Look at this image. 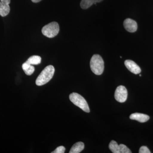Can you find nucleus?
Masks as SVG:
<instances>
[{"label": "nucleus", "instance_id": "f257e3e1", "mask_svg": "<svg viewBox=\"0 0 153 153\" xmlns=\"http://www.w3.org/2000/svg\"><path fill=\"white\" fill-rule=\"evenodd\" d=\"M55 71V68L52 65H49L45 67L37 77L36 80V85L42 86L49 82L52 79Z\"/></svg>", "mask_w": 153, "mask_h": 153}, {"label": "nucleus", "instance_id": "f03ea898", "mask_svg": "<svg viewBox=\"0 0 153 153\" xmlns=\"http://www.w3.org/2000/svg\"><path fill=\"white\" fill-rule=\"evenodd\" d=\"M90 68L91 71L96 75H100L103 73L104 63L102 57L99 55H94L90 61Z\"/></svg>", "mask_w": 153, "mask_h": 153}, {"label": "nucleus", "instance_id": "7ed1b4c3", "mask_svg": "<svg viewBox=\"0 0 153 153\" xmlns=\"http://www.w3.org/2000/svg\"><path fill=\"white\" fill-rule=\"evenodd\" d=\"M70 101L75 105L81 108L85 112H90L87 102L82 96L76 93H72L69 95Z\"/></svg>", "mask_w": 153, "mask_h": 153}, {"label": "nucleus", "instance_id": "20e7f679", "mask_svg": "<svg viewBox=\"0 0 153 153\" xmlns=\"http://www.w3.org/2000/svg\"><path fill=\"white\" fill-rule=\"evenodd\" d=\"M60 28L58 23L52 22L43 27L42 33L44 36L49 38H53L59 33Z\"/></svg>", "mask_w": 153, "mask_h": 153}, {"label": "nucleus", "instance_id": "39448f33", "mask_svg": "<svg viewBox=\"0 0 153 153\" xmlns=\"http://www.w3.org/2000/svg\"><path fill=\"white\" fill-rule=\"evenodd\" d=\"M128 97V91L125 86L120 85L118 86L115 91L114 97L116 100L123 103L126 100Z\"/></svg>", "mask_w": 153, "mask_h": 153}, {"label": "nucleus", "instance_id": "423d86ee", "mask_svg": "<svg viewBox=\"0 0 153 153\" xmlns=\"http://www.w3.org/2000/svg\"><path fill=\"white\" fill-rule=\"evenodd\" d=\"M123 25L126 30L129 33H134L137 29V22L131 19H126L124 22Z\"/></svg>", "mask_w": 153, "mask_h": 153}, {"label": "nucleus", "instance_id": "0eeeda50", "mask_svg": "<svg viewBox=\"0 0 153 153\" xmlns=\"http://www.w3.org/2000/svg\"><path fill=\"white\" fill-rule=\"evenodd\" d=\"M125 65L126 68L131 72L134 74H138L141 71V68L139 66L131 60H127L125 61Z\"/></svg>", "mask_w": 153, "mask_h": 153}, {"label": "nucleus", "instance_id": "6e6552de", "mask_svg": "<svg viewBox=\"0 0 153 153\" xmlns=\"http://www.w3.org/2000/svg\"><path fill=\"white\" fill-rule=\"evenodd\" d=\"M130 118L132 120L137 121L140 123H145L149 120L150 117L148 115L143 114L135 113L130 116Z\"/></svg>", "mask_w": 153, "mask_h": 153}, {"label": "nucleus", "instance_id": "1a4fd4ad", "mask_svg": "<svg viewBox=\"0 0 153 153\" xmlns=\"http://www.w3.org/2000/svg\"><path fill=\"white\" fill-rule=\"evenodd\" d=\"M103 0H82L80 2V7L82 9L85 10L90 7L93 4L102 1Z\"/></svg>", "mask_w": 153, "mask_h": 153}, {"label": "nucleus", "instance_id": "9d476101", "mask_svg": "<svg viewBox=\"0 0 153 153\" xmlns=\"http://www.w3.org/2000/svg\"><path fill=\"white\" fill-rule=\"evenodd\" d=\"M84 149V144L81 142L74 144L69 151V153H79Z\"/></svg>", "mask_w": 153, "mask_h": 153}, {"label": "nucleus", "instance_id": "9b49d317", "mask_svg": "<svg viewBox=\"0 0 153 153\" xmlns=\"http://www.w3.org/2000/svg\"><path fill=\"white\" fill-rule=\"evenodd\" d=\"M22 67L25 74L28 76L32 75L35 71V67L27 62L23 63Z\"/></svg>", "mask_w": 153, "mask_h": 153}, {"label": "nucleus", "instance_id": "f8f14e48", "mask_svg": "<svg viewBox=\"0 0 153 153\" xmlns=\"http://www.w3.org/2000/svg\"><path fill=\"white\" fill-rule=\"evenodd\" d=\"M10 8L9 5H4L0 2V16L5 17L10 13Z\"/></svg>", "mask_w": 153, "mask_h": 153}, {"label": "nucleus", "instance_id": "ddd939ff", "mask_svg": "<svg viewBox=\"0 0 153 153\" xmlns=\"http://www.w3.org/2000/svg\"><path fill=\"white\" fill-rule=\"evenodd\" d=\"M41 58L38 55H33L30 57L26 62L31 65H38L41 63Z\"/></svg>", "mask_w": 153, "mask_h": 153}, {"label": "nucleus", "instance_id": "4468645a", "mask_svg": "<svg viewBox=\"0 0 153 153\" xmlns=\"http://www.w3.org/2000/svg\"><path fill=\"white\" fill-rule=\"evenodd\" d=\"M110 150L113 153H120L119 145L114 140H112L110 143L109 146Z\"/></svg>", "mask_w": 153, "mask_h": 153}, {"label": "nucleus", "instance_id": "2eb2a0df", "mask_svg": "<svg viewBox=\"0 0 153 153\" xmlns=\"http://www.w3.org/2000/svg\"><path fill=\"white\" fill-rule=\"evenodd\" d=\"M120 152V153H131L132 152L124 144L119 145Z\"/></svg>", "mask_w": 153, "mask_h": 153}, {"label": "nucleus", "instance_id": "dca6fc26", "mask_svg": "<svg viewBox=\"0 0 153 153\" xmlns=\"http://www.w3.org/2000/svg\"><path fill=\"white\" fill-rule=\"evenodd\" d=\"M65 148L63 146H60L55 149V150L52 152V153H64L65 152Z\"/></svg>", "mask_w": 153, "mask_h": 153}, {"label": "nucleus", "instance_id": "f3484780", "mask_svg": "<svg viewBox=\"0 0 153 153\" xmlns=\"http://www.w3.org/2000/svg\"><path fill=\"white\" fill-rule=\"evenodd\" d=\"M139 152L140 153H151V152L146 146H143L140 148Z\"/></svg>", "mask_w": 153, "mask_h": 153}, {"label": "nucleus", "instance_id": "a211bd4d", "mask_svg": "<svg viewBox=\"0 0 153 153\" xmlns=\"http://www.w3.org/2000/svg\"><path fill=\"white\" fill-rule=\"evenodd\" d=\"M1 2L4 5H9L10 0H1Z\"/></svg>", "mask_w": 153, "mask_h": 153}, {"label": "nucleus", "instance_id": "6ab92c4d", "mask_svg": "<svg viewBox=\"0 0 153 153\" xmlns=\"http://www.w3.org/2000/svg\"><path fill=\"white\" fill-rule=\"evenodd\" d=\"M34 3H38L39 2L41 1V0H31Z\"/></svg>", "mask_w": 153, "mask_h": 153}]
</instances>
